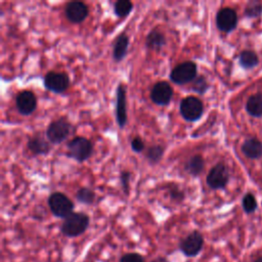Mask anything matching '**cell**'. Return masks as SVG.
Returning <instances> with one entry per match:
<instances>
[{
  "mask_svg": "<svg viewBox=\"0 0 262 262\" xmlns=\"http://www.w3.org/2000/svg\"><path fill=\"white\" fill-rule=\"evenodd\" d=\"M89 225V217L83 212H73L60 226L61 232L69 237H76L86 231Z\"/></svg>",
  "mask_w": 262,
  "mask_h": 262,
  "instance_id": "cell-1",
  "label": "cell"
},
{
  "mask_svg": "<svg viewBox=\"0 0 262 262\" xmlns=\"http://www.w3.org/2000/svg\"><path fill=\"white\" fill-rule=\"evenodd\" d=\"M92 152V142L86 137L76 136L68 143V156L80 163L88 160Z\"/></svg>",
  "mask_w": 262,
  "mask_h": 262,
  "instance_id": "cell-2",
  "label": "cell"
},
{
  "mask_svg": "<svg viewBox=\"0 0 262 262\" xmlns=\"http://www.w3.org/2000/svg\"><path fill=\"white\" fill-rule=\"evenodd\" d=\"M48 206L51 213L59 218H67L73 213V202L62 192H53L48 198Z\"/></svg>",
  "mask_w": 262,
  "mask_h": 262,
  "instance_id": "cell-3",
  "label": "cell"
},
{
  "mask_svg": "<svg viewBox=\"0 0 262 262\" xmlns=\"http://www.w3.org/2000/svg\"><path fill=\"white\" fill-rule=\"evenodd\" d=\"M198 76V68L193 61L187 60L177 64L170 73V80L177 85L192 82Z\"/></svg>",
  "mask_w": 262,
  "mask_h": 262,
  "instance_id": "cell-4",
  "label": "cell"
},
{
  "mask_svg": "<svg viewBox=\"0 0 262 262\" xmlns=\"http://www.w3.org/2000/svg\"><path fill=\"white\" fill-rule=\"evenodd\" d=\"M72 130L71 123L66 118H59L52 121L46 130V136L49 142L58 144L64 141Z\"/></svg>",
  "mask_w": 262,
  "mask_h": 262,
  "instance_id": "cell-5",
  "label": "cell"
},
{
  "mask_svg": "<svg viewBox=\"0 0 262 262\" xmlns=\"http://www.w3.org/2000/svg\"><path fill=\"white\" fill-rule=\"evenodd\" d=\"M179 112L184 120L195 122L202 117L204 105L200 98L195 96H186L180 101Z\"/></svg>",
  "mask_w": 262,
  "mask_h": 262,
  "instance_id": "cell-6",
  "label": "cell"
},
{
  "mask_svg": "<svg viewBox=\"0 0 262 262\" xmlns=\"http://www.w3.org/2000/svg\"><path fill=\"white\" fill-rule=\"evenodd\" d=\"M44 86L51 92L62 93L70 86V78L62 72H48L44 77Z\"/></svg>",
  "mask_w": 262,
  "mask_h": 262,
  "instance_id": "cell-7",
  "label": "cell"
},
{
  "mask_svg": "<svg viewBox=\"0 0 262 262\" xmlns=\"http://www.w3.org/2000/svg\"><path fill=\"white\" fill-rule=\"evenodd\" d=\"M204 246V237L199 231H192L180 241L179 249L187 257L196 256Z\"/></svg>",
  "mask_w": 262,
  "mask_h": 262,
  "instance_id": "cell-8",
  "label": "cell"
},
{
  "mask_svg": "<svg viewBox=\"0 0 262 262\" xmlns=\"http://www.w3.org/2000/svg\"><path fill=\"white\" fill-rule=\"evenodd\" d=\"M229 180V173L223 163L216 164L207 175V184L212 189H222Z\"/></svg>",
  "mask_w": 262,
  "mask_h": 262,
  "instance_id": "cell-9",
  "label": "cell"
},
{
  "mask_svg": "<svg viewBox=\"0 0 262 262\" xmlns=\"http://www.w3.org/2000/svg\"><path fill=\"white\" fill-rule=\"evenodd\" d=\"M217 28L225 33H229L236 28L237 14L234 9L230 7L221 8L216 15Z\"/></svg>",
  "mask_w": 262,
  "mask_h": 262,
  "instance_id": "cell-10",
  "label": "cell"
},
{
  "mask_svg": "<svg viewBox=\"0 0 262 262\" xmlns=\"http://www.w3.org/2000/svg\"><path fill=\"white\" fill-rule=\"evenodd\" d=\"M173 97V89L166 81L157 82L150 91L151 100L158 105H167Z\"/></svg>",
  "mask_w": 262,
  "mask_h": 262,
  "instance_id": "cell-11",
  "label": "cell"
},
{
  "mask_svg": "<svg viewBox=\"0 0 262 262\" xmlns=\"http://www.w3.org/2000/svg\"><path fill=\"white\" fill-rule=\"evenodd\" d=\"M15 105L19 114L24 116H29L37 107L36 95L30 90H24L16 95Z\"/></svg>",
  "mask_w": 262,
  "mask_h": 262,
  "instance_id": "cell-12",
  "label": "cell"
},
{
  "mask_svg": "<svg viewBox=\"0 0 262 262\" xmlns=\"http://www.w3.org/2000/svg\"><path fill=\"white\" fill-rule=\"evenodd\" d=\"M116 120L120 128H124L127 122V97L126 87L121 83L117 87L116 94Z\"/></svg>",
  "mask_w": 262,
  "mask_h": 262,
  "instance_id": "cell-13",
  "label": "cell"
},
{
  "mask_svg": "<svg viewBox=\"0 0 262 262\" xmlns=\"http://www.w3.org/2000/svg\"><path fill=\"white\" fill-rule=\"evenodd\" d=\"M67 18L73 24H79L85 20L88 16V7L80 1H73L67 4L64 8Z\"/></svg>",
  "mask_w": 262,
  "mask_h": 262,
  "instance_id": "cell-14",
  "label": "cell"
},
{
  "mask_svg": "<svg viewBox=\"0 0 262 262\" xmlns=\"http://www.w3.org/2000/svg\"><path fill=\"white\" fill-rule=\"evenodd\" d=\"M242 151L249 159H259L262 156V143L255 137L248 138L242 144Z\"/></svg>",
  "mask_w": 262,
  "mask_h": 262,
  "instance_id": "cell-15",
  "label": "cell"
},
{
  "mask_svg": "<svg viewBox=\"0 0 262 262\" xmlns=\"http://www.w3.org/2000/svg\"><path fill=\"white\" fill-rule=\"evenodd\" d=\"M129 46V37L122 33L117 37L113 47V58L115 61H121L125 58Z\"/></svg>",
  "mask_w": 262,
  "mask_h": 262,
  "instance_id": "cell-16",
  "label": "cell"
},
{
  "mask_svg": "<svg viewBox=\"0 0 262 262\" xmlns=\"http://www.w3.org/2000/svg\"><path fill=\"white\" fill-rule=\"evenodd\" d=\"M28 147L34 155H46L51 149L49 142L41 135L31 137L28 142Z\"/></svg>",
  "mask_w": 262,
  "mask_h": 262,
  "instance_id": "cell-17",
  "label": "cell"
},
{
  "mask_svg": "<svg viewBox=\"0 0 262 262\" xmlns=\"http://www.w3.org/2000/svg\"><path fill=\"white\" fill-rule=\"evenodd\" d=\"M165 44H166L165 35L157 29L151 30L145 38V46L148 49L160 50L161 48H163L165 46Z\"/></svg>",
  "mask_w": 262,
  "mask_h": 262,
  "instance_id": "cell-18",
  "label": "cell"
},
{
  "mask_svg": "<svg viewBox=\"0 0 262 262\" xmlns=\"http://www.w3.org/2000/svg\"><path fill=\"white\" fill-rule=\"evenodd\" d=\"M246 110L252 117H262V93L251 95L246 103Z\"/></svg>",
  "mask_w": 262,
  "mask_h": 262,
  "instance_id": "cell-19",
  "label": "cell"
},
{
  "mask_svg": "<svg viewBox=\"0 0 262 262\" xmlns=\"http://www.w3.org/2000/svg\"><path fill=\"white\" fill-rule=\"evenodd\" d=\"M204 167H205V162L203 157L200 155L192 156L191 158L188 159V161L184 165L185 171L192 176L200 175L203 172Z\"/></svg>",
  "mask_w": 262,
  "mask_h": 262,
  "instance_id": "cell-20",
  "label": "cell"
},
{
  "mask_svg": "<svg viewBox=\"0 0 262 262\" xmlns=\"http://www.w3.org/2000/svg\"><path fill=\"white\" fill-rule=\"evenodd\" d=\"M238 59H239V64L244 69H252V68L256 67L259 62L258 55L252 50L242 51L241 54H239Z\"/></svg>",
  "mask_w": 262,
  "mask_h": 262,
  "instance_id": "cell-21",
  "label": "cell"
},
{
  "mask_svg": "<svg viewBox=\"0 0 262 262\" xmlns=\"http://www.w3.org/2000/svg\"><path fill=\"white\" fill-rule=\"evenodd\" d=\"M133 9V3L129 0H119L114 5V12L119 17H126Z\"/></svg>",
  "mask_w": 262,
  "mask_h": 262,
  "instance_id": "cell-22",
  "label": "cell"
},
{
  "mask_svg": "<svg viewBox=\"0 0 262 262\" xmlns=\"http://www.w3.org/2000/svg\"><path fill=\"white\" fill-rule=\"evenodd\" d=\"M164 151H165V148L162 146V145H159V144H156V145H151L147 148L146 150V154H145V157L146 159L148 160L149 163L151 164H157L161 161V159L163 158L164 156Z\"/></svg>",
  "mask_w": 262,
  "mask_h": 262,
  "instance_id": "cell-23",
  "label": "cell"
},
{
  "mask_svg": "<svg viewBox=\"0 0 262 262\" xmlns=\"http://www.w3.org/2000/svg\"><path fill=\"white\" fill-rule=\"evenodd\" d=\"M77 200L85 205H91L95 200L94 191L89 187H81L76 193Z\"/></svg>",
  "mask_w": 262,
  "mask_h": 262,
  "instance_id": "cell-24",
  "label": "cell"
},
{
  "mask_svg": "<svg viewBox=\"0 0 262 262\" xmlns=\"http://www.w3.org/2000/svg\"><path fill=\"white\" fill-rule=\"evenodd\" d=\"M262 13V4L258 1H251L245 9V14L248 17H257Z\"/></svg>",
  "mask_w": 262,
  "mask_h": 262,
  "instance_id": "cell-25",
  "label": "cell"
},
{
  "mask_svg": "<svg viewBox=\"0 0 262 262\" xmlns=\"http://www.w3.org/2000/svg\"><path fill=\"white\" fill-rule=\"evenodd\" d=\"M191 83V89L200 94L205 93L209 88V84L204 76H196V78Z\"/></svg>",
  "mask_w": 262,
  "mask_h": 262,
  "instance_id": "cell-26",
  "label": "cell"
},
{
  "mask_svg": "<svg viewBox=\"0 0 262 262\" xmlns=\"http://www.w3.org/2000/svg\"><path fill=\"white\" fill-rule=\"evenodd\" d=\"M243 208L246 213H253L257 209V201L252 193H247L242 201Z\"/></svg>",
  "mask_w": 262,
  "mask_h": 262,
  "instance_id": "cell-27",
  "label": "cell"
},
{
  "mask_svg": "<svg viewBox=\"0 0 262 262\" xmlns=\"http://www.w3.org/2000/svg\"><path fill=\"white\" fill-rule=\"evenodd\" d=\"M120 262H145L143 257L138 253H127L123 255Z\"/></svg>",
  "mask_w": 262,
  "mask_h": 262,
  "instance_id": "cell-28",
  "label": "cell"
},
{
  "mask_svg": "<svg viewBox=\"0 0 262 262\" xmlns=\"http://www.w3.org/2000/svg\"><path fill=\"white\" fill-rule=\"evenodd\" d=\"M130 172L129 171H122L120 174V181H121V185H122V189L128 193L129 191V180H130Z\"/></svg>",
  "mask_w": 262,
  "mask_h": 262,
  "instance_id": "cell-29",
  "label": "cell"
},
{
  "mask_svg": "<svg viewBox=\"0 0 262 262\" xmlns=\"http://www.w3.org/2000/svg\"><path fill=\"white\" fill-rule=\"evenodd\" d=\"M169 194H170V198L176 202H181L184 199V192L178 187H171L169 189Z\"/></svg>",
  "mask_w": 262,
  "mask_h": 262,
  "instance_id": "cell-30",
  "label": "cell"
},
{
  "mask_svg": "<svg viewBox=\"0 0 262 262\" xmlns=\"http://www.w3.org/2000/svg\"><path fill=\"white\" fill-rule=\"evenodd\" d=\"M131 148L135 152H141L144 149V142L140 137H134L131 140Z\"/></svg>",
  "mask_w": 262,
  "mask_h": 262,
  "instance_id": "cell-31",
  "label": "cell"
},
{
  "mask_svg": "<svg viewBox=\"0 0 262 262\" xmlns=\"http://www.w3.org/2000/svg\"><path fill=\"white\" fill-rule=\"evenodd\" d=\"M152 262H167V260L165 257H159V258L155 259Z\"/></svg>",
  "mask_w": 262,
  "mask_h": 262,
  "instance_id": "cell-32",
  "label": "cell"
},
{
  "mask_svg": "<svg viewBox=\"0 0 262 262\" xmlns=\"http://www.w3.org/2000/svg\"><path fill=\"white\" fill-rule=\"evenodd\" d=\"M255 262H262V256L259 257V258H257V259L255 260Z\"/></svg>",
  "mask_w": 262,
  "mask_h": 262,
  "instance_id": "cell-33",
  "label": "cell"
}]
</instances>
